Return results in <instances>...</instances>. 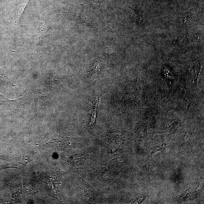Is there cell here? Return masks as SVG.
I'll list each match as a JSON object with an SVG mask.
<instances>
[{"label":"cell","instance_id":"obj_1","mask_svg":"<svg viewBox=\"0 0 204 204\" xmlns=\"http://www.w3.org/2000/svg\"><path fill=\"white\" fill-rule=\"evenodd\" d=\"M99 95L97 97L95 98L94 101L93 102V106L91 110V116L90 124L93 125L95 123L96 115H97V110L98 107L99 105L100 101L102 96Z\"/></svg>","mask_w":204,"mask_h":204},{"label":"cell","instance_id":"obj_2","mask_svg":"<svg viewBox=\"0 0 204 204\" xmlns=\"http://www.w3.org/2000/svg\"><path fill=\"white\" fill-rule=\"evenodd\" d=\"M92 6L100 11L104 9L107 0H89Z\"/></svg>","mask_w":204,"mask_h":204}]
</instances>
